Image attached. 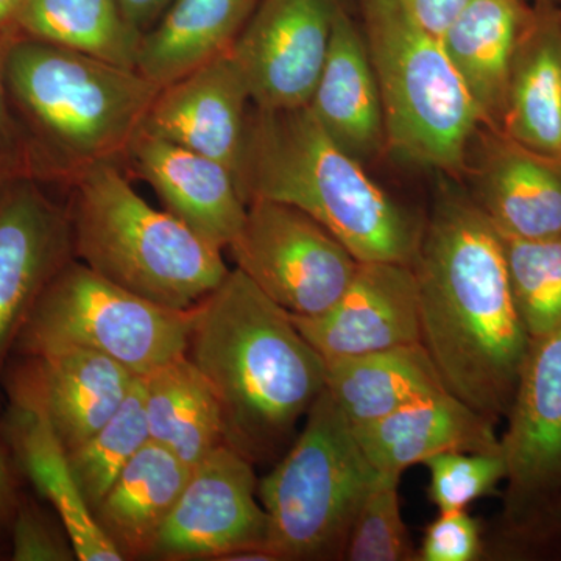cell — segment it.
Here are the masks:
<instances>
[{
	"label": "cell",
	"mask_w": 561,
	"mask_h": 561,
	"mask_svg": "<svg viewBox=\"0 0 561 561\" xmlns=\"http://www.w3.org/2000/svg\"><path fill=\"white\" fill-rule=\"evenodd\" d=\"M412 268L421 345L443 386L493 423L505 419L531 339L513 300L500 232L453 181L437 192Z\"/></svg>",
	"instance_id": "cell-1"
},
{
	"label": "cell",
	"mask_w": 561,
	"mask_h": 561,
	"mask_svg": "<svg viewBox=\"0 0 561 561\" xmlns=\"http://www.w3.org/2000/svg\"><path fill=\"white\" fill-rule=\"evenodd\" d=\"M186 356L216 393L225 442L251 461L289 440L327 382L290 313L238 268L191 308Z\"/></svg>",
	"instance_id": "cell-2"
},
{
	"label": "cell",
	"mask_w": 561,
	"mask_h": 561,
	"mask_svg": "<svg viewBox=\"0 0 561 561\" xmlns=\"http://www.w3.org/2000/svg\"><path fill=\"white\" fill-rule=\"evenodd\" d=\"M3 76L33 179L68 187L98 162L124 161L161 88L131 68L2 32Z\"/></svg>",
	"instance_id": "cell-3"
},
{
	"label": "cell",
	"mask_w": 561,
	"mask_h": 561,
	"mask_svg": "<svg viewBox=\"0 0 561 561\" xmlns=\"http://www.w3.org/2000/svg\"><path fill=\"white\" fill-rule=\"evenodd\" d=\"M243 202L271 201L308 214L359 262L413 265L424 221L339 147L308 106H251L238 175Z\"/></svg>",
	"instance_id": "cell-4"
},
{
	"label": "cell",
	"mask_w": 561,
	"mask_h": 561,
	"mask_svg": "<svg viewBox=\"0 0 561 561\" xmlns=\"http://www.w3.org/2000/svg\"><path fill=\"white\" fill-rule=\"evenodd\" d=\"M66 190L73 257L131 294L187 311L230 273L224 250L144 201L119 162L84 169Z\"/></svg>",
	"instance_id": "cell-5"
},
{
	"label": "cell",
	"mask_w": 561,
	"mask_h": 561,
	"mask_svg": "<svg viewBox=\"0 0 561 561\" xmlns=\"http://www.w3.org/2000/svg\"><path fill=\"white\" fill-rule=\"evenodd\" d=\"M379 92L387 150L451 180L467 176L481 114L443 49L397 0H353Z\"/></svg>",
	"instance_id": "cell-6"
},
{
	"label": "cell",
	"mask_w": 561,
	"mask_h": 561,
	"mask_svg": "<svg viewBox=\"0 0 561 561\" xmlns=\"http://www.w3.org/2000/svg\"><path fill=\"white\" fill-rule=\"evenodd\" d=\"M379 472L328 390L306 413L286 456L257 485L267 513L265 549L279 560H343Z\"/></svg>",
	"instance_id": "cell-7"
},
{
	"label": "cell",
	"mask_w": 561,
	"mask_h": 561,
	"mask_svg": "<svg viewBox=\"0 0 561 561\" xmlns=\"http://www.w3.org/2000/svg\"><path fill=\"white\" fill-rule=\"evenodd\" d=\"M190 328L191 309L146 300L73 257L41 295L14 353L94 351L144 378L186 354Z\"/></svg>",
	"instance_id": "cell-8"
},
{
	"label": "cell",
	"mask_w": 561,
	"mask_h": 561,
	"mask_svg": "<svg viewBox=\"0 0 561 561\" xmlns=\"http://www.w3.org/2000/svg\"><path fill=\"white\" fill-rule=\"evenodd\" d=\"M241 271L275 305L316 317L341 298L360 262L308 214L271 201H251L228 247Z\"/></svg>",
	"instance_id": "cell-9"
},
{
	"label": "cell",
	"mask_w": 561,
	"mask_h": 561,
	"mask_svg": "<svg viewBox=\"0 0 561 561\" xmlns=\"http://www.w3.org/2000/svg\"><path fill=\"white\" fill-rule=\"evenodd\" d=\"M505 419L504 529L515 545L561 497V324L531 339Z\"/></svg>",
	"instance_id": "cell-10"
},
{
	"label": "cell",
	"mask_w": 561,
	"mask_h": 561,
	"mask_svg": "<svg viewBox=\"0 0 561 561\" xmlns=\"http://www.w3.org/2000/svg\"><path fill=\"white\" fill-rule=\"evenodd\" d=\"M257 485L249 457L227 443L214 449L192 467L150 559L224 561L247 549H265L267 513Z\"/></svg>",
	"instance_id": "cell-11"
},
{
	"label": "cell",
	"mask_w": 561,
	"mask_h": 561,
	"mask_svg": "<svg viewBox=\"0 0 561 561\" xmlns=\"http://www.w3.org/2000/svg\"><path fill=\"white\" fill-rule=\"evenodd\" d=\"M353 0H260L230 51L253 106H308L330 51L332 32Z\"/></svg>",
	"instance_id": "cell-12"
},
{
	"label": "cell",
	"mask_w": 561,
	"mask_h": 561,
	"mask_svg": "<svg viewBox=\"0 0 561 561\" xmlns=\"http://www.w3.org/2000/svg\"><path fill=\"white\" fill-rule=\"evenodd\" d=\"M38 180L0 186V378L51 279L73 260L68 203Z\"/></svg>",
	"instance_id": "cell-13"
},
{
	"label": "cell",
	"mask_w": 561,
	"mask_h": 561,
	"mask_svg": "<svg viewBox=\"0 0 561 561\" xmlns=\"http://www.w3.org/2000/svg\"><path fill=\"white\" fill-rule=\"evenodd\" d=\"M290 317L324 362L421 343L419 284L400 262H360L327 312Z\"/></svg>",
	"instance_id": "cell-14"
},
{
	"label": "cell",
	"mask_w": 561,
	"mask_h": 561,
	"mask_svg": "<svg viewBox=\"0 0 561 561\" xmlns=\"http://www.w3.org/2000/svg\"><path fill=\"white\" fill-rule=\"evenodd\" d=\"M465 179L472 202L500 234L523 241L561 234V154L531 150L482 127Z\"/></svg>",
	"instance_id": "cell-15"
},
{
	"label": "cell",
	"mask_w": 561,
	"mask_h": 561,
	"mask_svg": "<svg viewBox=\"0 0 561 561\" xmlns=\"http://www.w3.org/2000/svg\"><path fill=\"white\" fill-rule=\"evenodd\" d=\"M136 378L103 354L61 350L22 357L10 375L9 394L10 401L39 409L69 453L114 415Z\"/></svg>",
	"instance_id": "cell-16"
},
{
	"label": "cell",
	"mask_w": 561,
	"mask_h": 561,
	"mask_svg": "<svg viewBox=\"0 0 561 561\" xmlns=\"http://www.w3.org/2000/svg\"><path fill=\"white\" fill-rule=\"evenodd\" d=\"M249 84L231 54L161 88L142 128L227 165H241L250 111Z\"/></svg>",
	"instance_id": "cell-17"
},
{
	"label": "cell",
	"mask_w": 561,
	"mask_h": 561,
	"mask_svg": "<svg viewBox=\"0 0 561 561\" xmlns=\"http://www.w3.org/2000/svg\"><path fill=\"white\" fill-rule=\"evenodd\" d=\"M122 165L158 195L164 209L227 250L241 231L247 205L234 173L221 162L140 128Z\"/></svg>",
	"instance_id": "cell-18"
},
{
	"label": "cell",
	"mask_w": 561,
	"mask_h": 561,
	"mask_svg": "<svg viewBox=\"0 0 561 561\" xmlns=\"http://www.w3.org/2000/svg\"><path fill=\"white\" fill-rule=\"evenodd\" d=\"M308 108L323 131L364 164L389 151L381 92L353 3L335 22Z\"/></svg>",
	"instance_id": "cell-19"
},
{
	"label": "cell",
	"mask_w": 561,
	"mask_h": 561,
	"mask_svg": "<svg viewBox=\"0 0 561 561\" xmlns=\"http://www.w3.org/2000/svg\"><path fill=\"white\" fill-rule=\"evenodd\" d=\"M351 427L378 472L402 474L412 465L443 453L501 451L496 423L446 390L381 420Z\"/></svg>",
	"instance_id": "cell-20"
},
{
	"label": "cell",
	"mask_w": 561,
	"mask_h": 561,
	"mask_svg": "<svg viewBox=\"0 0 561 561\" xmlns=\"http://www.w3.org/2000/svg\"><path fill=\"white\" fill-rule=\"evenodd\" d=\"M3 430L18 468L36 493L54 507L76 549L77 560H124L88 507L73 478L68 451L46 415L31 404L10 401Z\"/></svg>",
	"instance_id": "cell-21"
},
{
	"label": "cell",
	"mask_w": 561,
	"mask_h": 561,
	"mask_svg": "<svg viewBox=\"0 0 561 561\" xmlns=\"http://www.w3.org/2000/svg\"><path fill=\"white\" fill-rule=\"evenodd\" d=\"M534 14L529 0H471L440 43L483 127L501 130L516 44Z\"/></svg>",
	"instance_id": "cell-22"
},
{
	"label": "cell",
	"mask_w": 561,
	"mask_h": 561,
	"mask_svg": "<svg viewBox=\"0 0 561 561\" xmlns=\"http://www.w3.org/2000/svg\"><path fill=\"white\" fill-rule=\"evenodd\" d=\"M500 131L531 150L561 154L559 7L534 5L513 54Z\"/></svg>",
	"instance_id": "cell-23"
},
{
	"label": "cell",
	"mask_w": 561,
	"mask_h": 561,
	"mask_svg": "<svg viewBox=\"0 0 561 561\" xmlns=\"http://www.w3.org/2000/svg\"><path fill=\"white\" fill-rule=\"evenodd\" d=\"M260 0H172L140 36L135 69L160 88L230 54Z\"/></svg>",
	"instance_id": "cell-24"
},
{
	"label": "cell",
	"mask_w": 561,
	"mask_h": 561,
	"mask_svg": "<svg viewBox=\"0 0 561 561\" xmlns=\"http://www.w3.org/2000/svg\"><path fill=\"white\" fill-rule=\"evenodd\" d=\"M191 471L175 454L150 440L117 476L92 515L124 560L150 556Z\"/></svg>",
	"instance_id": "cell-25"
},
{
	"label": "cell",
	"mask_w": 561,
	"mask_h": 561,
	"mask_svg": "<svg viewBox=\"0 0 561 561\" xmlns=\"http://www.w3.org/2000/svg\"><path fill=\"white\" fill-rule=\"evenodd\" d=\"M324 364V389L351 426L381 420L446 390L437 367L421 343Z\"/></svg>",
	"instance_id": "cell-26"
},
{
	"label": "cell",
	"mask_w": 561,
	"mask_h": 561,
	"mask_svg": "<svg viewBox=\"0 0 561 561\" xmlns=\"http://www.w3.org/2000/svg\"><path fill=\"white\" fill-rule=\"evenodd\" d=\"M142 383L151 442L190 467L227 443L216 393L186 354L144 376Z\"/></svg>",
	"instance_id": "cell-27"
},
{
	"label": "cell",
	"mask_w": 561,
	"mask_h": 561,
	"mask_svg": "<svg viewBox=\"0 0 561 561\" xmlns=\"http://www.w3.org/2000/svg\"><path fill=\"white\" fill-rule=\"evenodd\" d=\"M11 28L131 69L142 36L119 0H25Z\"/></svg>",
	"instance_id": "cell-28"
},
{
	"label": "cell",
	"mask_w": 561,
	"mask_h": 561,
	"mask_svg": "<svg viewBox=\"0 0 561 561\" xmlns=\"http://www.w3.org/2000/svg\"><path fill=\"white\" fill-rule=\"evenodd\" d=\"M149 442L142 378H136L114 415L90 438L68 453L73 478L91 512L98 507L122 470Z\"/></svg>",
	"instance_id": "cell-29"
},
{
	"label": "cell",
	"mask_w": 561,
	"mask_h": 561,
	"mask_svg": "<svg viewBox=\"0 0 561 561\" xmlns=\"http://www.w3.org/2000/svg\"><path fill=\"white\" fill-rule=\"evenodd\" d=\"M501 236L513 300L530 339L561 324V234L540 241Z\"/></svg>",
	"instance_id": "cell-30"
},
{
	"label": "cell",
	"mask_w": 561,
	"mask_h": 561,
	"mask_svg": "<svg viewBox=\"0 0 561 561\" xmlns=\"http://www.w3.org/2000/svg\"><path fill=\"white\" fill-rule=\"evenodd\" d=\"M400 482L401 474L397 472H379L357 513L343 560H415L416 552L402 519Z\"/></svg>",
	"instance_id": "cell-31"
},
{
	"label": "cell",
	"mask_w": 561,
	"mask_h": 561,
	"mask_svg": "<svg viewBox=\"0 0 561 561\" xmlns=\"http://www.w3.org/2000/svg\"><path fill=\"white\" fill-rule=\"evenodd\" d=\"M430 470L427 497L438 512L467 511L507 478L502 453L449 451L424 461Z\"/></svg>",
	"instance_id": "cell-32"
},
{
	"label": "cell",
	"mask_w": 561,
	"mask_h": 561,
	"mask_svg": "<svg viewBox=\"0 0 561 561\" xmlns=\"http://www.w3.org/2000/svg\"><path fill=\"white\" fill-rule=\"evenodd\" d=\"M13 561H72L76 549L66 530L47 518L32 501L21 497L10 526Z\"/></svg>",
	"instance_id": "cell-33"
},
{
	"label": "cell",
	"mask_w": 561,
	"mask_h": 561,
	"mask_svg": "<svg viewBox=\"0 0 561 561\" xmlns=\"http://www.w3.org/2000/svg\"><path fill=\"white\" fill-rule=\"evenodd\" d=\"M482 529L467 511L440 512L426 527L415 560L474 561L482 556Z\"/></svg>",
	"instance_id": "cell-34"
},
{
	"label": "cell",
	"mask_w": 561,
	"mask_h": 561,
	"mask_svg": "<svg viewBox=\"0 0 561 561\" xmlns=\"http://www.w3.org/2000/svg\"><path fill=\"white\" fill-rule=\"evenodd\" d=\"M20 179H33L31 154L7 91L0 44V186Z\"/></svg>",
	"instance_id": "cell-35"
},
{
	"label": "cell",
	"mask_w": 561,
	"mask_h": 561,
	"mask_svg": "<svg viewBox=\"0 0 561 561\" xmlns=\"http://www.w3.org/2000/svg\"><path fill=\"white\" fill-rule=\"evenodd\" d=\"M421 28L442 38L471 0H397Z\"/></svg>",
	"instance_id": "cell-36"
},
{
	"label": "cell",
	"mask_w": 561,
	"mask_h": 561,
	"mask_svg": "<svg viewBox=\"0 0 561 561\" xmlns=\"http://www.w3.org/2000/svg\"><path fill=\"white\" fill-rule=\"evenodd\" d=\"M513 546L519 552L529 556H561V497L551 511Z\"/></svg>",
	"instance_id": "cell-37"
},
{
	"label": "cell",
	"mask_w": 561,
	"mask_h": 561,
	"mask_svg": "<svg viewBox=\"0 0 561 561\" xmlns=\"http://www.w3.org/2000/svg\"><path fill=\"white\" fill-rule=\"evenodd\" d=\"M21 494L18 491L16 479L11 471L7 454L0 448V535L9 530L14 512L20 504Z\"/></svg>",
	"instance_id": "cell-38"
},
{
	"label": "cell",
	"mask_w": 561,
	"mask_h": 561,
	"mask_svg": "<svg viewBox=\"0 0 561 561\" xmlns=\"http://www.w3.org/2000/svg\"><path fill=\"white\" fill-rule=\"evenodd\" d=\"M171 2L172 0H119L125 18L140 33L149 31Z\"/></svg>",
	"instance_id": "cell-39"
},
{
	"label": "cell",
	"mask_w": 561,
	"mask_h": 561,
	"mask_svg": "<svg viewBox=\"0 0 561 561\" xmlns=\"http://www.w3.org/2000/svg\"><path fill=\"white\" fill-rule=\"evenodd\" d=\"M25 0H0V33L13 27Z\"/></svg>",
	"instance_id": "cell-40"
},
{
	"label": "cell",
	"mask_w": 561,
	"mask_h": 561,
	"mask_svg": "<svg viewBox=\"0 0 561 561\" xmlns=\"http://www.w3.org/2000/svg\"><path fill=\"white\" fill-rule=\"evenodd\" d=\"M534 5L561 7V0H529Z\"/></svg>",
	"instance_id": "cell-41"
},
{
	"label": "cell",
	"mask_w": 561,
	"mask_h": 561,
	"mask_svg": "<svg viewBox=\"0 0 561 561\" xmlns=\"http://www.w3.org/2000/svg\"><path fill=\"white\" fill-rule=\"evenodd\" d=\"M559 9H560V18H561V7H559Z\"/></svg>",
	"instance_id": "cell-42"
}]
</instances>
